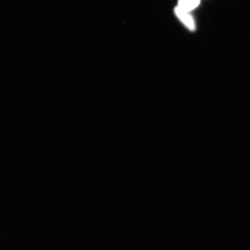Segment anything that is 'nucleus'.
<instances>
[{
    "label": "nucleus",
    "mask_w": 250,
    "mask_h": 250,
    "mask_svg": "<svg viewBox=\"0 0 250 250\" xmlns=\"http://www.w3.org/2000/svg\"><path fill=\"white\" fill-rule=\"evenodd\" d=\"M175 14L179 19L188 29L195 31L196 29L195 21L190 12L183 10L179 7L174 9Z\"/></svg>",
    "instance_id": "obj_1"
},
{
    "label": "nucleus",
    "mask_w": 250,
    "mask_h": 250,
    "mask_svg": "<svg viewBox=\"0 0 250 250\" xmlns=\"http://www.w3.org/2000/svg\"><path fill=\"white\" fill-rule=\"evenodd\" d=\"M200 2L201 0H179L177 7L190 12L198 7Z\"/></svg>",
    "instance_id": "obj_2"
}]
</instances>
